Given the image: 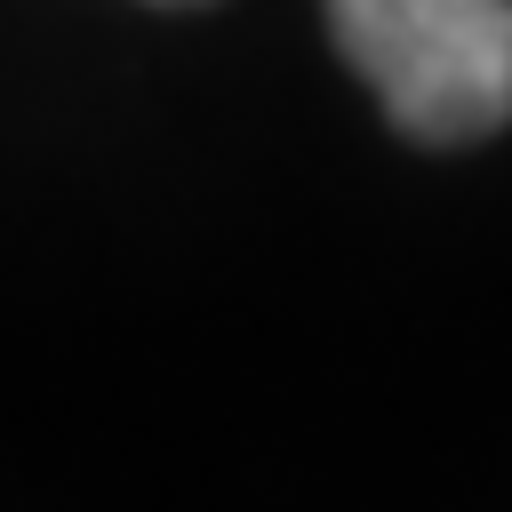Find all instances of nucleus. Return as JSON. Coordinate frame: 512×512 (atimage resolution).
Instances as JSON below:
<instances>
[{
	"label": "nucleus",
	"mask_w": 512,
	"mask_h": 512,
	"mask_svg": "<svg viewBox=\"0 0 512 512\" xmlns=\"http://www.w3.org/2000/svg\"><path fill=\"white\" fill-rule=\"evenodd\" d=\"M336 48L416 144H480L512 120V0H320Z\"/></svg>",
	"instance_id": "f257e3e1"
}]
</instances>
